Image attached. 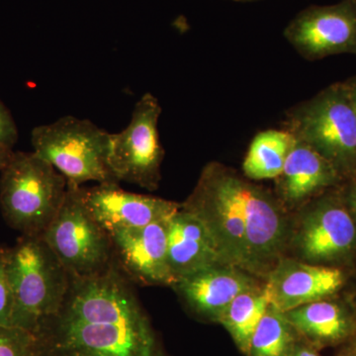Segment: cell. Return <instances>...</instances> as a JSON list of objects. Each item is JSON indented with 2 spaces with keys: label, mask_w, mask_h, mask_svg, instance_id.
Returning a JSON list of instances; mask_svg holds the SVG:
<instances>
[{
  "label": "cell",
  "mask_w": 356,
  "mask_h": 356,
  "mask_svg": "<svg viewBox=\"0 0 356 356\" xmlns=\"http://www.w3.org/2000/svg\"><path fill=\"white\" fill-rule=\"evenodd\" d=\"M301 341L283 312L269 306L250 339L245 356H293Z\"/></svg>",
  "instance_id": "20"
},
{
  "label": "cell",
  "mask_w": 356,
  "mask_h": 356,
  "mask_svg": "<svg viewBox=\"0 0 356 356\" xmlns=\"http://www.w3.org/2000/svg\"><path fill=\"white\" fill-rule=\"evenodd\" d=\"M339 356H356V348L355 350L346 351V353H341Z\"/></svg>",
  "instance_id": "29"
},
{
  "label": "cell",
  "mask_w": 356,
  "mask_h": 356,
  "mask_svg": "<svg viewBox=\"0 0 356 356\" xmlns=\"http://www.w3.org/2000/svg\"><path fill=\"white\" fill-rule=\"evenodd\" d=\"M161 111L158 98L145 93L134 106L127 127L111 134L109 165L119 182L151 191L159 188L165 156L159 131Z\"/></svg>",
  "instance_id": "8"
},
{
  "label": "cell",
  "mask_w": 356,
  "mask_h": 356,
  "mask_svg": "<svg viewBox=\"0 0 356 356\" xmlns=\"http://www.w3.org/2000/svg\"><path fill=\"white\" fill-rule=\"evenodd\" d=\"M229 1L240 2V3H252V2L261 1V0H229Z\"/></svg>",
  "instance_id": "28"
},
{
  "label": "cell",
  "mask_w": 356,
  "mask_h": 356,
  "mask_svg": "<svg viewBox=\"0 0 356 356\" xmlns=\"http://www.w3.org/2000/svg\"><path fill=\"white\" fill-rule=\"evenodd\" d=\"M36 356H168L149 316L121 323H86L60 315L34 334Z\"/></svg>",
  "instance_id": "3"
},
{
  "label": "cell",
  "mask_w": 356,
  "mask_h": 356,
  "mask_svg": "<svg viewBox=\"0 0 356 356\" xmlns=\"http://www.w3.org/2000/svg\"><path fill=\"white\" fill-rule=\"evenodd\" d=\"M259 281L241 269L217 264L178 280L172 288L198 318L219 323L236 296L257 286Z\"/></svg>",
  "instance_id": "14"
},
{
  "label": "cell",
  "mask_w": 356,
  "mask_h": 356,
  "mask_svg": "<svg viewBox=\"0 0 356 356\" xmlns=\"http://www.w3.org/2000/svg\"><path fill=\"white\" fill-rule=\"evenodd\" d=\"M166 225L168 266L175 282L207 267L225 264L214 236L197 216L180 206Z\"/></svg>",
  "instance_id": "16"
},
{
  "label": "cell",
  "mask_w": 356,
  "mask_h": 356,
  "mask_svg": "<svg viewBox=\"0 0 356 356\" xmlns=\"http://www.w3.org/2000/svg\"><path fill=\"white\" fill-rule=\"evenodd\" d=\"M283 35L310 62L344 54L356 57V0L306 7L288 23Z\"/></svg>",
  "instance_id": "10"
},
{
  "label": "cell",
  "mask_w": 356,
  "mask_h": 356,
  "mask_svg": "<svg viewBox=\"0 0 356 356\" xmlns=\"http://www.w3.org/2000/svg\"><path fill=\"white\" fill-rule=\"evenodd\" d=\"M0 173V208L7 225L22 236L43 235L64 203V175L34 152H14Z\"/></svg>",
  "instance_id": "4"
},
{
  "label": "cell",
  "mask_w": 356,
  "mask_h": 356,
  "mask_svg": "<svg viewBox=\"0 0 356 356\" xmlns=\"http://www.w3.org/2000/svg\"><path fill=\"white\" fill-rule=\"evenodd\" d=\"M168 220L109 233L115 261L132 282L175 285L168 261Z\"/></svg>",
  "instance_id": "11"
},
{
  "label": "cell",
  "mask_w": 356,
  "mask_h": 356,
  "mask_svg": "<svg viewBox=\"0 0 356 356\" xmlns=\"http://www.w3.org/2000/svg\"><path fill=\"white\" fill-rule=\"evenodd\" d=\"M294 245L304 261L330 266L356 250V221L337 188L304 205Z\"/></svg>",
  "instance_id": "9"
},
{
  "label": "cell",
  "mask_w": 356,
  "mask_h": 356,
  "mask_svg": "<svg viewBox=\"0 0 356 356\" xmlns=\"http://www.w3.org/2000/svg\"><path fill=\"white\" fill-rule=\"evenodd\" d=\"M17 140V126L13 116L0 100V147L13 149Z\"/></svg>",
  "instance_id": "23"
},
{
  "label": "cell",
  "mask_w": 356,
  "mask_h": 356,
  "mask_svg": "<svg viewBox=\"0 0 356 356\" xmlns=\"http://www.w3.org/2000/svg\"><path fill=\"white\" fill-rule=\"evenodd\" d=\"M339 191L356 221V175L344 179L343 184L339 185Z\"/></svg>",
  "instance_id": "24"
},
{
  "label": "cell",
  "mask_w": 356,
  "mask_h": 356,
  "mask_svg": "<svg viewBox=\"0 0 356 356\" xmlns=\"http://www.w3.org/2000/svg\"><path fill=\"white\" fill-rule=\"evenodd\" d=\"M293 356H320V355H318V350L314 348L313 346H309V344L301 341Z\"/></svg>",
  "instance_id": "26"
},
{
  "label": "cell",
  "mask_w": 356,
  "mask_h": 356,
  "mask_svg": "<svg viewBox=\"0 0 356 356\" xmlns=\"http://www.w3.org/2000/svg\"><path fill=\"white\" fill-rule=\"evenodd\" d=\"M8 248H0V325H11L13 299L9 282Z\"/></svg>",
  "instance_id": "22"
},
{
  "label": "cell",
  "mask_w": 356,
  "mask_h": 356,
  "mask_svg": "<svg viewBox=\"0 0 356 356\" xmlns=\"http://www.w3.org/2000/svg\"><path fill=\"white\" fill-rule=\"evenodd\" d=\"M275 180L274 193L288 211L303 207L325 192L339 187L344 179L330 161L297 140Z\"/></svg>",
  "instance_id": "15"
},
{
  "label": "cell",
  "mask_w": 356,
  "mask_h": 356,
  "mask_svg": "<svg viewBox=\"0 0 356 356\" xmlns=\"http://www.w3.org/2000/svg\"><path fill=\"white\" fill-rule=\"evenodd\" d=\"M0 356H36L34 334L13 325H0Z\"/></svg>",
  "instance_id": "21"
},
{
  "label": "cell",
  "mask_w": 356,
  "mask_h": 356,
  "mask_svg": "<svg viewBox=\"0 0 356 356\" xmlns=\"http://www.w3.org/2000/svg\"><path fill=\"white\" fill-rule=\"evenodd\" d=\"M41 236L70 277L99 275L115 262L109 234L86 210L81 186L67 184L62 207Z\"/></svg>",
  "instance_id": "7"
},
{
  "label": "cell",
  "mask_w": 356,
  "mask_h": 356,
  "mask_svg": "<svg viewBox=\"0 0 356 356\" xmlns=\"http://www.w3.org/2000/svg\"><path fill=\"white\" fill-rule=\"evenodd\" d=\"M81 197L90 216L108 234L168 220L181 206L165 199L125 191L116 184L81 186Z\"/></svg>",
  "instance_id": "12"
},
{
  "label": "cell",
  "mask_w": 356,
  "mask_h": 356,
  "mask_svg": "<svg viewBox=\"0 0 356 356\" xmlns=\"http://www.w3.org/2000/svg\"><path fill=\"white\" fill-rule=\"evenodd\" d=\"M346 276L337 267L282 257L266 277L270 305L288 312L330 298L343 286Z\"/></svg>",
  "instance_id": "13"
},
{
  "label": "cell",
  "mask_w": 356,
  "mask_h": 356,
  "mask_svg": "<svg viewBox=\"0 0 356 356\" xmlns=\"http://www.w3.org/2000/svg\"><path fill=\"white\" fill-rule=\"evenodd\" d=\"M297 140L286 129H267L254 136L243 161V173L252 181L280 177Z\"/></svg>",
  "instance_id": "18"
},
{
  "label": "cell",
  "mask_w": 356,
  "mask_h": 356,
  "mask_svg": "<svg viewBox=\"0 0 356 356\" xmlns=\"http://www.w3.org/2000/svg\"><path fill=\"white\" fill-rule=\"evenodd\" d=\"M181 208L210 229L225 264L266 278L283 257L290 238L287 210L274 192L233 168L207 163Z\"/></svg>",
  "instance_id": "1"
},
{
  "label": "cell",
  "mask_w": 356,
  "mask_h": 356,
  "mask_svg": "<svg viewBox=\"0 0 356 356\" xmlns=\"http://www.w3.org/2000/svg\"><path fill=\"white\" fill-rule=\"evenodd\" d=\"M14 151L13 149H7V147H0V172L7 165L13 158Z\"/></svg>",
  "instance_id": "27"
},
{
  "label": "cell",
  "mask_w": 356,
  "mask_h": 356,
  "mask_svg": "<svg viewBox=\"0 0 356 356\" xmlns=\"http://www.w3.org/2000/svg\"><path fill=\"white\" fill-rule=\"evenodd\" d=\"M283 128L330 161L343 179L356 175V112L343 81L288 109Z\"/></svg>",
  "instance_id": "5"
},
{
  "label": "cell",
  "mask_w": 356,
  "mask_h": 356,
  "mask_svg": "<svg viewBox=\"0 0 356 356\" xmlns=\"http://www.w3.org/2000/svg\"><path fill=\"white\" fill-rule=\"evenodd\" d=\"M7 269L13 299L11 325L35 334L62 308L70 274L41 236H21L8 248Z\"/></svg>",
  "instance_id": "2"
},
{
  "label": "cell",
  "mask_w": 356,
  "mask_h": 356,
  "mask_svg": "<svg viewBox=\"0 0 356 356\" xmlns=\"http://www.w3.org/2000/svg\"><path fill=\"white\" fill-rule=\"evenodd\" d=\"M269 306L270 297L266 283H259L236 296L220 318L219 324L228 331L243 355L247 353L250 339Z\"/></svg>",
  "instance_id": "19"
},
{
  "label": "cell",
  "mask_w": 356,
  "mask_h": 356,
  "mask_svg": "<svg viewBox=\"0 0 356 356\" xmlns=\"http://www.w3.org/2000/svg\"><path fill=\"white\" fill-rule=\"evenodd\" d=\"M300 339L316 350L336 346L356 334V318L348 306L324 299L285 312Z\"/></svg>",
  "instance_id": "17"
},
{
  "label": "cell",
  "mask_w": 356,
  "mask_h": 356,
  "mask_svg": "<svg viewBox=\"0 0 356 356\" xmlns=\"http://www.w3.org/2000/svg\"><path fill=\"white\" fill-rule=\"evenodd\" d=\"M31 144L33 152L62 173L67 184H120L109 165L111 133L88 119L64 116L37 126Z\"/></svg>",
  "instance_id": "6"
},
{
  "label": "cell",
  "mask_w": 356,
  "mask_h": 356,
  "mask_svg": "<svg viewBox=\"0 0 356 356\" xmlns=\"http://www.w3.org/2000/svg\"><path fill=\"white\" fill-rule=\"evenodd\" d=\"M344 88L346 89L351 104L356 112V74L343 81Z\"/></svg>",
  "instance_id": "25"
}]
</instances>
